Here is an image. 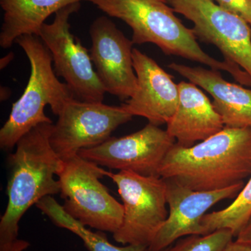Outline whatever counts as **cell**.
<instances>
[{
    "mask_svg": "<svg viewBox=\"0 0 251 251\" xmlns=\"http://www.w3.org/2000/svg\"><path fill=\"white\" fill-rule=\"evenodd\" d=\"M159 176L196 191H214L244 182L251 176V126L225 127L191 147L175 143Z\"/></svg>",
    "mask_w": 251,
    "mask_h": 251,
    "instance_id": "cell-1",
    "label": "cell"
},
{
    "mask_svg": "<svg viewBox=\"0 0 251 251\" xmlns=\"http://www.w3.org/2000/svg\"><path fill=\"white\" fill-rule=\"evenodd\" d=\"M52 126H36L21 138L16 151L8 157V204L0 221V251H9L17 240L20 221L31 206L60 193L55 176L64 161L51 146Z\"/></svg>",
    "mask_w": 251,
    "mask_h": 251,
    "instance_id": "cell-2",
    "label": "cell"
},
{
    "mask_svg": "<svg viewBox=\"0 0 251 251\" xmlns=\"http://www.w3.org/2000/svg\"><path fill=\"white\" fill-rule=\"evenodd\" d=\"M110 17L126 23L133 31V44H155L167 55L201 63L210 69L229 73L241 85L251 87V77L236 65L213 58L200 46L188 29L161 0H88Z\"/></svg>",
    "mask_w": 251,
    "mask_h": 251,
    "instance_id": "cell-3",
    "label": "cell"
},
{
    "mask_svg": "<svg viewBox=\"0 0 251 251\" xmlns=\"http://www.w3.org/2000/svg\"><path fill=\"white\" fill-rule=\"evenodd\" d=\"M16 43L27 55L31 73L24 92L13 103L9 118L0 130V147L4 151L12 150L36 126L52 123L44 112L46 105L58 116L69 100L76 99L67 84L57 78L50 52L39 36H21Z\"/></svg>",
    "mask_w": 251,
    "mask_h": 251,
    "instance_id": "cell-4",
    "label": "cell"
},
{
    "mask_svg": "<svg viewBox=\"0 0 251 251\" xmlns=\"http://www.w3.org/2000/svg\"><path fill=\"white\" fill-rule=\"evenodd\" d=\"M106 173L77 155L64 160L57 178L65 200L62 206L69 215L84 226L114 234L123 222L124 206L100 181Z\"/></svg>",
    "mask_w": 251,
    "mask_h": 251,
    "instance_id": "cell-5",
    "label": "cell"
},
{
    "mask_svg": "<svg viewBox=\"0 0 251 251\" xmlns=\"http://www.w3.org/2000/svg\"><path fill=\"white\" fill-rule=\"evenodd\" d=\"M106 176L117 185L124 206L123 222L113 239L123 245L150 247L169 214L166 180L129 171H107Z\"/></svg>",
    "mask_w": 251,
    "mask_h": 251,
    "instance_id": "cell-6",
    "label": "cell"
},
{
    "mask_svg": "<svg viewBox=\"0 0 251 251\" xmlns=\"http://www.w3.org/2000/svg\"><path fill=\"white\" fill-rule=\"evenodd\" d=\"M80 6V2H77L59 10L53 22L43 25L39 37L50 52L56 75L65 80L76 99L103 102L106 92L96 73L88 50L71 31L69 19Z\"/></svg>",
    "mask_w": 251,
    "mask_h": 251,
    "instance_id": "cell-7",
    "label": "cell"
},
{
    "mask_svg": "<svg viewBox=\"0 0 251 251\" xmlns=\"http://www.w3.org/2000/svg\"><path fill=\"white\" fill-rule=\"evenodd\" d=\"M133 117L122 105L72 99L64 105L52 126L51 146L63 161L69 159L82 150L106 141L114 130Z\"/></svg>",
    "mask_w": 251,
    "mask_h": 251,
    "instance_id": "cell-8",
    "label": "cell"
},
{
    "mask_svg": "<svg viewBox=\"0 0 251 251\" xmlns=\"http://www.w3.org/2000/svg\"><path fill=\"white\" fill-rule=\"evenodd\" d=\"M175 12L193 23L197 39L215 46L224 60L251 77V26L214 0H164Z\"/></svg>",
    "mask_w": 251,
    "mask_h": 251,
    "instance_id": "cell-9",
    "label": "cell"
},
{
    "mask_svg": "<svg viewBox=\"0 0 251 251\" xmlns=\"http://www.w3.org/2000/svg\"><path fill=\"white\" fill-rule=\"evenodd\" d=\"M175 141L166 130L149 123L135 133L110 137L98 146L82 150L78 155L99 166L161 177L160 168Z\"/></svg>",
    "mask_w": 251,
    "mask_h": 251,
    "instance_id": "cell-10",
    "label": "cell"
},
{
    "mask_svg": "<svg viewBox=\"0 0 251 251\" xmlns=\"http://www.w3.org/2000/svg\"><path fill=\"white\" fill-rule=\"evenodd\" d=\"M90 34L91 59L105 92L121 100H128L138 90L133 41L106 16L92 23Z\"/></svg>",
    "mask_w": 251,
    "mask_h": 251,
    "instance_id": "cell-11",
    "label": "cell"
},
{
    "mask_svg": "<svg viewBox=\"0 0 251 251\" xmlns=\"http://www.w3.org/2000/svg\"><path fill=\"white\" fill-rule=\"evenodd\" d=\"M165 180L169 214L148 247L149 251L166 250L185 236L204 235L201 220L206 211L224 200L237 197L245 185L243 182L219 191H196L173 180Z\"/></svg>",
    "mask_w": 251,
    "mask_h": 251,
    "instance_id": "cell-12",
    "label": "cell"
},
{
    "mask_svg": "<svg viewBox=\"0 0 251 251\" xmlns=\"http://www.w3.org/2000/svg\"><path fill=\"white\" fill-rule=\"evenodd\" d=\"M133 62L138 90L122 107L133 116L145 117L149 123L167 125L175 115L179 102V88L154 59L133 49Z\"/></svg>",
    "mask_w": 251,
    "mask_h": 251,
    "instance_id": "cell-13",
    "label": "cell"
},
{
    "mask_svg": "<svg viewBox=\"0 0 251 251\" xmlns=\"http://www.w3.org/2000/svg\"><path fill=\"white\" fill-rule=\"evenodd\" d=\"M179 102L175 115L167 124V131L181 146H193L225 128L212 102L197 85L181 81L178 84Z\"/></svg>",
    "mask_w": 251,
    "mask_h": 251,
    "instance_id": "cell-14",
    "label": "cell"
},
{
    "mask_svg": "<svg viewBox=\"0 0 251 251\" xmlns=\"http://www.w3.org/2000/svg\"><path fill=\"white\" fill-rule=\"evenodd\" d=\"M168 68L208 92L225 127L251 126V90L225 80L219 70L172 63Z\"/></svg>",
    "mask_w": 251,
    "mask_h": 251,
    "instance_id": "cell-15",
    "label": "cell"
},
{
    "mask_svg": "<svg viewBox=\"0 0 251 251\" xmlns=\"http://www.w3.org/2000/svg\"><path fill=\"white\" fill-rule=\"evenodd\" d=\"M88 0H0L4 11L0 32V46L9 49L23 35L39 36L51 15L68 5Z\"/></svg>",
    "mask_w": 251,
    "mask_h": 251,
    "instance_id": "cell-16",
    "label": "cell"
},
{
    "mask_svg": "<svg viewBox=\"0 0 251 251\" xmlns=\"http://www.w3.org/2000/svg\"><path fill=\"white\" fill-rule=\"evenodd\" d=\"M36 206L57 227L71 231L80 238L90 251H149L146 246L126 245L120 247L113 245L105 234L92 232L87 228V226L69 215L52 196L43 198L36 203ZM167 250L168 249L163 251Z\"/></svg>",
    "mask_w": 251,
    "mask_h": 251,
    "instance_id": "cell-17",
    "label": "cell"
},
{
    "mask_svg": "<svg viewBox=\"0 0 251 251\" xmlns=\"http://www.w3.org/2000/svg\"><path fill=\"white\" fill-rule=\"evenodd\" d=\"M251 216V176L233 202L225 209L206 214L201 220L204 235L228 229L237 237Z\"/></svg>",
    "mask_w": 251,
    "mask_h": 251,
    "instance_id": "cell-18",
    "label": "cell"
},
{
    "mask_svg": "<svg viewBox=\"0 0 251 251\" xmlns=\"http://www.w3.org/2000/svg\"><path fill=\"white\" fill-rule=\"evenodd\" d=\"M228 229H221L205 235H190L177 242L167 251H224L233 241Z\"/></svg>",
    "mask_w": 251,
    "mask_h": 251,
    "instance_id": "cell-19",
    "label": "cell"
},
{
    "mask_svg": "<svg viewBox=\"0 0 251 251\" xmlns=\"http://www.w3.org/2000/svg\"><path fill=\"white\" fill-rule=\"evenodd\" d=\"M223 9L237 15L251 26V0H214Z\"/></svg>",
    "mask_w": 251,
    "mask_h": 251,
    "instance_id": "cell-20",
    "label": "cell"
},
{
    "mask_svg": "<svg viewBox=\"0 0 251 251\" xmlns=\"http://www.w3.org/2000/svg\"><path fill=\"white\" fill-rule=\"evenodd\" d=\"M236 241L251 247V216L247 225L238 234Z\"/></svg>",
    "mask_w": 251,
    "mask_h": 251,
    "instance_id": "cell-21",
    "label": "cell"
},
{
    "mask_svg": "<svg viewBox=\"0 0 251 251\" xmlns=\"http://www.w3.org/2000/svg\"><path fill=\"white\" fill-rule=\"evenodd\" d=\"M224 251H251V247L235 241L231 243Z\"/></svg>",
    "mask_w": 251,
    "mask_h": 251,
    "instance_id": "cell-22",
    "label": "cell"
},
{
    "mask_svg": "<svg viewBox=\"0 0 251 251\" xmlns=\"http://www.w3.org/2000/svg\"><path fill=\"white\" fill-rule=\"evenodd\" d=\"M29 247V244L26 241L17 239L13 244L12 247L9 249V251H23L27 249Z\"/></svg>",
    "mask_w": 251,
    "mask_h": 251,
    "instance_id": "cell-23",
    "label": "cell"
},
{
    "mask_svg": "<svg viewBox=\"0 0 251 251\" xmlns=\"http://www.w3.org/2000/svg\"><path fill=\"white\" fill-rule=\"evenodd\" d=\"M14 54L12 53V52H10L9 54H8L6 57H3L2 59H1V64H0V67H1V69H4V68L6 67L8 64L11 62V61L14 59Z\"/></svg>",
    "mask_w": 251,
    "mask_h": 251,
    "instance_id": "cell-24",
    "label": "cell"
},
{
    "mask_svg": "<svg viewBox=\"0 0 251 251\" xmlns=\"http://www.w3.org/2000/svg\"><path fill=\"white\" fill-rule=\"evenodd\" d=\"M161 1H165L164 0H161ZM165 2H166V1H165Z\"/></svg>",
    "mask_w": 251,
    "mask_h": 251,
    "instance_id": "cell-25",
    "label": "cell"
}]
</instances>
